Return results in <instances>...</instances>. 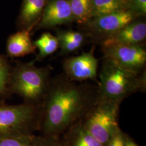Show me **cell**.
I'll return each instance as SVG.
<instances>
[{
    "label": "cell",
    "instance_id": "2",
    "mask_svg": "<svg viewBox=\"0 0 146 146\" xmlns=\"http://www.w3.org/2000/svg\"><path fill=\"white\" fill-rule=\"evenodd\" d=\"M35 60L29 62L16 61L11 69L7 89L9 96L16 94L24 103L42 104L51 80L52 68L50 66L37 67Z\"/></svg>",
    "mask_w": 146,
    "mask_h": 146
},
{
    "label": "cell",
    "instance_id": "13",
    "mask_svg": "<svg viewBox=\"0 0 146 146\" xmlns=\"http://www.w3.org/2000/svg\"><path fill=\"white\" fill-rule=\"evenodd\" d=\"M62 135V146H104L87 131L81 122L72 126Z\"/></svg>",
    "mask_w": 146,
    "mask_h": 146
},
{
    "label": "cell",
    "instance_id": "21",
    "mask_svg": "<svg viewBox=\"0 0 146 146\" xmlns=\"http://www.w3.org/2000/svg\"><path fill=\"white\" fill-rule=\"evenodd\" d=\"M127 9L133 13L139 18L146 15V0H124Z\"/></svg>",
    "mask_w": 146,
    "mask_h": 146
},
{
    "label": "cell",
    "instance_id": "11",
    "mask_svg": "<svg viewBox=\"0 0 146 146\" xmlns=\"http://www.w3.org/2000/svg\"><path fill=\"white\" fill-rule=\"evenodd\" d=\"M50 0H23L16 22L19 31L34 29Z\"/></svg>",
    "mask_w": 146,
    "mask_h": 146
},
{
    "label": "cell",
    "instance_id": "15",
    "mask_svg": "<svg viewBox=\"0 0 146 146\" xmlns=\"http://www.w3.org/2000/svg\"><path fill=\"white\" fill-rule=\"evenodd\" d=\"M33 44L38 49L35 61H41L52 54L59 48L58 38L49 32L43 33Z\"/></svg>",
    "mask_w": 146,
    "mask_h": 146
},
{
    "label": "cell",
    "instance_id": "14",
    "mask_svg": "<svg viewBox=\"0 0 146 146\" xmlns=\"http://www.w3.org/2000/svg\"><path fill=\"white\" fill-rule=\"evenodd\" d=\"M55 36L58 38L61 56L78 51L86 43L88 37L86 34L80 31L61 29L56 30Z\"/></svg>",
    "mask_w": 146,
    "mask_h": 146
},
{
    "label": "cell",
    "instance_id": "7",
    "mask_svg": "<svg viewBox=\"0 0 146 146\" xmlns=\"http://www.w3.org/2000/svg\"><path fill=\"white\" fill-rule=\"evenodd\" d=\"M104 58L121 67L136 73L146 72V50L144 44L101 46Z\"/></svg>",
    "mask_w": 146,
    "mask_h": 146
},
{
    "label": "cell",
    "instance_id": "20",
    "mask_svg": "<svg viewBox=\"0 0 146 146\" xmlns=\"http://www.w3.org/2000/svg\"><path fill=\"white\" fill-rule=\"evenodd\" d=\"M33 135L0 138V146H29Z\"/></svg>",
    "mask_w": 146,
    "mask_h": 146
},
{
    "label": "cell",
    "instance_id": "3",
    "mask_svg": "<svg viewBox=\"0 0 146 146\" xmlns=\"http://www.w3.org/2000/svg\"><path fill=\"white\" fill-rule=\"evenodd\" d=\"M100 98L121 104L132 94L146 90V72L136 73L104 58L100 72Z\"/></svg>",
    "mask_w": 146,
    "mask_h": 146
},
{
    "label": "cell",
    "instance_id": "10",
    "mask_svg": "<svg viewBox=\"0 0 146 146\" xmlns=\"http://www.w3.org/2000/svg\"><path fill=\"white\" fill-rule=\"evenodd\" d=\"M146 37V22L137 19L108 37L100 45L144 44Z\"/></svg>",
    "mask_w": 146,
    "mask_h": 146
},
{
    "label": "cell",
    "instance_id": "9",
    "mask_svg": "<svg viewBox=\"0 0 146 146\" xmlns=\"http://www.w3.org/2000/svg\"><path fill=\"white\" fill-rule=\"evenodd\" d=\"M74 22L69 0H50L34 29H50Z\"/></svg>",
    "mask_w": 146,
    "mask_h": 146
},
{
    "label": "cell",
    "instance_id": "12",
    "mask_svg": "<svg viewBox=\"0 0 146 146\" xmlns=\"http://www.w3.org/2000/svg\"><path fill=\"white\" fill-rule=\"evenodd\" d=\"M33 29L19 31L8 37L6 43V52L8 58L23 57L35 54L36 48L31 38Z\"/></svg>",
    "mask_w": 146,
    "mask_h": 146
},
{
    "label": "cell",
    "instance_id": "18",
    "mask_svg": "<svg viewBox=\"0 0 146 146\" xmlns=\"http://www.w3.org/2000/svg\"><path fill=\"white\" fill-rule=\"evenodd\" d=\"M11 67L7 55L0 54V100L9 96L7 86Z\"/></svg>",
    "mask_w": 146,
    "mask_h": 146
},
{
    "label": "cell",
    "instance_id": "22",
    "mask_svg": "<svg viewBox=\"0 0 146 146\" xmlns=\"http://www.w3.org/2000/svg\"><path fill=\"white\" fill-rule=\"evenodd\" d=\"M127 136L128 135L119 128L104 146H125Z\"/></svg>",
    "mask_w": 146,
    "mask_h": 146
},
{
    "label": "cell",
    "instance_id": "6",
    "mask_svg": "<svg viewBox=\"0 0 146 146\" xmlns=\"http://www.w3.org/2000/svg\"><path fill=\"white\" fill-rule=\"evenodd\" d=\"M138 18L131 11L125 10L94 17L84 26L91 41L101 44L108 37Z\"/></svg>",
    "mask_w": 146,
    "mask_h": 146
},
{
    "label": "cell",
    "instance_id": "23",
    "mask_svg": "<svg viewBox=\"0 0 146 146\" xmlns=\"http://www.w3.org/2000/svg\"><path fill=\"white\" fill-rule=\"evenodd\" d=\"M125 146H138V145L136 143L135 141L128 135L125 142Z\"/></svg>",
    "mask_w": 146,
    "mask_h": 146
},
{
    "label": "cell",
    "instance_id": "19",
    "mask_svg": "<svg viewBox=\"0 0 146 146\" xmlns=\"http://www.w3.org/2000/svg\"><path fill=\"white\" fill-rule=\"evenodd\" d=\"M29 146H62L60 138L51 136H32Z\"/></svg>",
    "mask_w": 146,
    "mask_h": 146
},
{
    "label": "cell",
    "instance_id": "5",
    "mask_svg": "<svg viewBox=\"0 0 146 146\" xmlns=\"http://www.w3.org/2000/svg\"><path fill=\"white\" fill-rule=\"evenodd\" d=\"M120 103L100 98L81 121L87 131L105 146L120 127L118 119Z\"/></svg>",
    "mask_w": 146,
    "mask_h": 146
},
{
    "label": "cell",
    "instance_id": "17",
    "mask_svg": "<svg viewBox=\"0 0 146 146\" xmlns=\"http://www.w3.org/2000/svg\"><path fill=\"white\" fill-rule=\"evenodd\" d=\"M74 22L84 25L93 19L92 0H69Z\"/></svg>",
    "mask_w": 146,
    "mask_h": 146
},
{
    "label": "cell",
    "instance_id": "1",
    "mask_svg": "<svg viewBox=\"0 0 146 146\" xmlns=\"http://www.w3.org/2000/svg\"><path fill=\"white\" fill-rule=\"evenodd\" d=\"M99 99L98 85L77 84L63 73L52 78L42 104L40 131L60 137L83 120Z\"/></svg>",
    "mask_w": 146,
    "mask_h": 146
},
{
    "label": "cell",
    "instance_id": "8",
    "mask_svg": "<svg viewBox=\"0 0 146 146\" xmlns=\"http://www.w3.org/2000/svg\"><path fill=\"white\" fill-rule=\"evenodd\" d=\"M95 46L88 52L65 58L62 63L63 74L70 80L75 82L94 81L98 82L99 60L94 55Z\"/></svg>",
    "mask_w": 146,
    "mask_h": 146
},
{
    "label": "cell",
    "instance_id": "16",
    "mask_svg": "<svg viewBox=\"0 0 146 146\" xmlns=\"http://www.w3.org/2000/svg\"><path fill=\"white\" fill-rule=\"evenodd\" d=\"M93 18L128 10L124 0H92Z\"/></svg>",
    "mask_w": 146,
    "mask_h": 146
},
{
    "label": "cell",
    "instance_id": "4",
    "mask_svg": "<svg viewBox=\"0 0 146 146\" xmlns=\"http://www.w3.org/2000/svg\"><path fill=\"white\" fill-rule=\"evenodd\" d=\"M42 113V104L11 105L0 100V138L34 135L40 131Z\"/></svg>",
    "mask_w": 146,
    "mask_h": 146
}]
</instances>
